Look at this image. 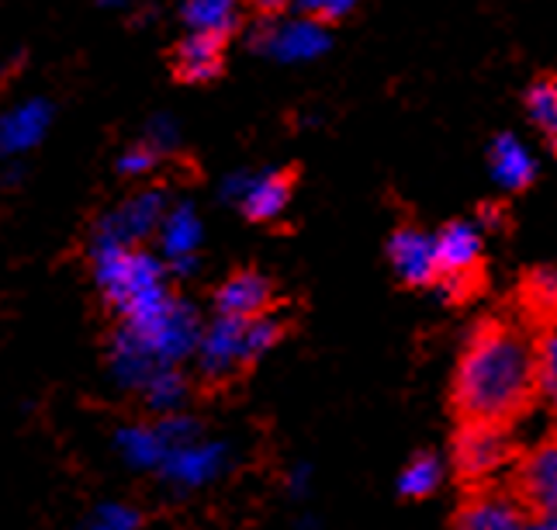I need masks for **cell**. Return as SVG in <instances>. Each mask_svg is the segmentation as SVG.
<instances>
[{"label": "cell", "instance_id": "cell-30", "mask_svg": "<svg viewBox=\"0 0 557 530\" xmlns=\"http://www.w3.org/2000/svg\"><path fill=\"white\" fill-rule=\"evenodd\" d=\"M160 157L163 153H157V149H152L143 139L136 146H128L125 153L119 157V174H125V177H146V174H152V167L160 163Z\"/></svg>", "mask_w": 557, "mask_h": 530}, {"label": "cell", "instance_id": "cell-19", "mask_svg": "<svg viewBox=\"0 0 557 530\" xmlns=\"http://www.w3.org/2000/svg\"><path fill=\"white\" fill-rule=\"evenodd\" d=\"M160 250L170 260H181V257H198V246H201V236H205V225H201V215L198 208L190 201H177L166 208V215L160 222Z\"/></svg>", "mask_w": 557, "mask_h": 530}, {"label": "cell", "instance_id": "cell-7", "mask_svg": "<svg viewBox=\"0 0 557 530\" xmlns=\"http://www.w3.org/2000/svg\"><path fill=\"white\" fill-rule=\"evenodd\" d=\"M222 195L249 222H274L292 205L295 174L292 170H243V174H233L225 181Z\"/></svg>", "mask_w": 557, "mask_h": 530}, {"label": "cell", "instance_id": "cell-34", "mask_svg": "<svg viewBox=\"0 0 557 530\" xmlns=\"http://www.w3.org/2000/svg\"><path fill=\"white\" fill-rule=\"evenodd\" d=\"M305 485H309V468H295V476H292V492H295V496H301Z\"/></svg>", "mask_w": 557, "mask_h": 530}, {"label": "cell", "instance_id": "cell-35", "mask_svg": "<svg viewBox=\"0 0 557 530\" xmlns=\"http://www.w3.org/2000/svg\"><path fill=\"white\" fill-rule=\"evenodd\" d=\"M104 8H122V4H128V0H101Z\"/></svg>", "mask_w": 557, "mask_h": 530}, {"label": "cell", "instance_id": "cell-21", "mask_svg": "<svg viewBox=\"0 0 557 530\" xmlns=\"http://www.w3.org/2000/svg\"><path fill=\"white\" fill-rule=\"evenodd\" d=\"M181 17L187 32H205L228 39L243 25V0H184Z\"/></svg>", "mask_w": 557, "mask_h": 530}, {"label": "cell", "instance_id": "cell-24", "mask_svg": "<svg viewBox=\"0 0 557 530\" xmlns=\"http://www.w3.org/2000/svg\"><path fill=\"white\" fill-rule=\"evenodd\" d=\"M440 482H444V465H440L436 454L430 451H419L412 454V458L406 461V468L398 471V496L401 500H430L433 492L440 489Z\"/></svg>", "mask_w": 557, "mask_h": 530}, {"label": "cell", "instance_id": "cell-6", "mask_svg": "<svg viewBox=\"0 0 557 530\" xmlns=\"http://www.w3.org/2000/svg\"><path fill=\"white\" fill-rule=\"evenodd\" d=\"M125 326V323H122ZM143 340V347L152 354V361L163 365H181L187 357H195L198 336H201V316L198 309L184 298H174L152 323L146 326H128Z\"/></svg>", "mask_w": 557, "mask_h": 530}, {"label": "cell", "instance_id": "cell-16", "mask_svg": "<svg viewBox=\"0 0 557 530\" xmlns=\"http://www.w3.org/2000/svg\"><path fill=\"white\" fill-rule=\"evenodd\" d=\"M271 298H274V285L260 271H236L233 278H225L222 288L215 292V312L253 319L271 309Z\"/></svg>", "mask_w": 557, "mask_h": 530}, {"label": "cell", "instance_id": "cell-1", "mask_svg": "<svg viewBox=\"0 0 557 530\" xmlns=\"http://www.w3.org/2000/svg\"><path fill=\"white\" fill-rule=\"evenodd\" d=\"M536 403V336L520 316L482 319L457 357L450 406L460 423L512 427Z\"/></svg>", "mask_w": 557, "mask_h": 530}, {"label": "cell", "instance_id": "cell-11", "mask_svg": "<svg viewBox=\"0 0 557 530\" xmlns=\"http://www.w3.org/2000/svg\"><path fill=\"white\" fill-rule=\"evenodd\" d=\"M388 260L401 285L436 288L440 268H436V243L430 230H422V225H398L388 236Z\"/></svg>", "mask_w": 557, "mask_h": 530}, {"label": "cell", "instance_id": "cell-32", "mask_svg": "<svg viewBox=\"0 0 557 530\" xmlns=\"http://www.w3.org/2000/svg\"><path fill=\"white\" fill-rule=\"evenodd\" d=\"M292 4H295V0H253V8L263 11V14H284Z\"/></svg>", "mask_w": 557, "mask_h": 530}, {"label": "cell", "instance_id": "cell-18", "mask_svg": "<svg viewBox=\"0 0 557 530\" xmlns=\"http://www.w3.org/2000/svg\"><path fill=\"white\" fill-rule=\"evenodd\" d=\"M225 66V39L205 32H187L174 52V70L184 84H208L215 81Z\"/></svg>", "mask_w": 557, "mask_h": 530}, {"label": "cell", "instance_id": "cell-8", "mask_svg": "<svg viewBox=\"0 0 557 530\" xmlns=\"http://www.w3.org/2000/svg\"><path fill=\"white\" fill-rule=\"evenodd\" d=\"M228 461H233L228 444L195 437L170 451L163 465L157 468V476L177 492H198V489H208L211 482H219L228 471Z\"/></svg>", "mask_w": 557, "mask_h": 530}, {"label": "cell", "instance_id": "cell-12", "mask_svg": "<svg viewBox=\"0 0 557 530\" xmlns=\"http://www.w3.org/2000/svg\"><path fill=\"white\" fill-rule=\"evenodd\" d=\"M516 500L527 506L530 517L557 514V433H550L520 461Z\"/></svg>", "mask_w": 557, "mask_h": 530}, {"label": "cell", "instance_id": "cell-27", "mask_svg": "<svg viewBox=\"0 0 557 530\" xmlns=\"http://www.w3.org/2000/svg\"><path fill=\"white\" fill-rule=\"evenodd\" d=\"M284 336V323L271 312H260L253 319H246V330H243V354H246V365L260 361L263 354H271Z\"/></svg>", "mask_w": 557, "mask_h": 530}, {"label": "cell", "instance_id": "cell-31", "mask_svg": "<svg viewBox=\"0 0 557 530\" xmlns=\"http://www.w3.org/2000/svg\"><path fill=\"white\" fill-rule=\"evenodd\" d=\"M157 153H170V149L177 146V139H181V132H177V125L170 122V119H157L149 128H146V136H143Z\"/></svg>", "mask_w": 557, "mask_h": 530}, {"label": "cell", "instance_id": "cell-23", "mask_svg": "<svg viewBox=\"0 0 557 530\" xmlns=\"http://www.w3.org/2000/svg\"><path fill=\"white\" fill-rule=\"evenodd\" d=\"M139 392H143V403H146L149 412L166 416V412L184 409L190 389H187V378L181 374L177 365H163V368H157L146 378V385Z\"/></svg>", "mask_w": 557, "mask_h": 530}, {"label": "cell", "instance_id": "cell-29", "mask_svg": "<svg viewBox=\"0 0 557 530\" xmlns=\"http://www.w3.org/2000/svg\"><path fill=\"white\" fill-rule=\"evenodd\" d=\"M360 0H295V11L305 14V17H315L322 25H333V22H343Z\"/></svg>", "mask_w": 557, "mask_h": 530}, {"label": "cell", "instance_id": "cell-9", "mask_svg": "<svg viewBox=\"0 0 557 530\" xmlns=\"http://www.w3.org/2000/svg\"><path fill=\"white\" fill-rule=\"evenodd\" d=\"M243 330H246V319H236V316H215L208 326H201L195 361L205 382H225V378H233L239 368H246Z\"/></svg>", "mask_w": 557, "mask_h": 530}, {"label": "cell", "instance_id": "cell-17", "mask_svg": "<svg viewBox=\"0 0 557 530\" xmlns=\"http://www.w3.org/2000/svg\"><path fill=\"white\" fill-rule=\"evenodd\" d=\"M108 368H111L114 385L125 392H139L146 385V378L160 365L152 361V354L143 347V340L136 333L128 326H119L111 333V344H108Z\"/></svg>", "mask_w": 557, "mask_h": 530}, {"label": "cell", "instance_id": "cell-4", "mask_svg": "<svg viewBox=\"0 0 557 530\" xmlns=\"http://www.w3.org/2000/svg\"><path fill=\"white\" fill-rule=\"evenodd\" d=\"M454 471L465 485H485L495 471L516 458V441L509 427L495 423H460L454 433Z\"/></svg>", "mask_w": 557, "mask_h": 530}, {"label": "cell", "instance_id": "cell-2", "mask_svg": "<svg viewBox=\"0 0 557 530\" xmlns=\"http://www.w3.org/2000/svg\"><path fill=\"white\" fill-rule=\"evenodd\" d=\"M90 268H94V281L104 295L108 306L119 312V319L125 326H146L152 323L160 312H166V306L177 295L166 285V263L139 250L132 243H119L108 236H90Z\"/></svg>", "mask_w": 557, "mask_h": 530}, {"label": "cell", "instance_id": "cell-33", "mask_svg": "<svg viewBox=\"0 0 557 530\" xmlns=\"http://www.w3.org/2000/svg\"><path fill=\"white\" fill-rule=\"evenodd\" d=\"M523 530H557V514H544V517H527Z\"/></svg>", "mask_w": 557, "mask_h": 530}, {"label": "cell", "instance_id": "cell-14", "mask_svg": "<svg viewBox=\"0 0 557 530\" xmlns=\"http://www.w3.org/2000/svg\"><path fill=\"white\" fill-rule=\"evenodd\" d=\"M52 125V104L42 98H28L22 104L8 108L0 115V157L14 160L46 139V132Z\"/></svg>", "mask_w": 557, "mask_h": 530}, {"label": "cell", "instance_id": "cell-25", "mask_svg": "<svg viewBox=\"0 0 557 530\" xmlns=\"http://www.w3.org/2000/svg\"><path fill=\"white\" fill-rule=\"evenodd\" d=\"M536 399L557 412V323L536 333Z\"/></svg>", "mask_w": 557, "mask_h": 530}, {"label": "cell", "instance_id": "cell-26", "mask_svg": "<svg viewBox=\"0 0 557 530\" xmlns=\"http://www.w3.org/2000/svg\"><path fill=\"white\" fill-rule=\"evenodd\" d=\"M527 111L544 139L557 136V73H544L527 87Z\"/></svg>", "mask_w": 557, "mask_h": 530}, {"label": "cell", "instance_id": "cell-15", "mask_svg": "<svg viewBox=\"0 0 557 530\" xmlns=\"http://www.w3.org/2000/svg\"><path fill=\"white\" fill-rule=\"evenodd\" d=\"M488 174L503 192L520 195L536 181V174H541V163H536L533 149L520 136L503 132V136H495L488 146Z\"/></svg>", "mask_w": 557, "mask_h": 530}, {"label": "cell", "instance_id": "cell-28", "mask_svg": "<svg viewBox=\"0 0 557 530\" xmlns=\"http://www.w3.org/2000/svg\"><path fill=\"white\" fill-rule=\"evenodd\" d=\"M76 530H146V517L139 514L136 506L108 500V503L94 506Z\"/></svg>", "mask_w": 557, "mask_h": 530}, {"label": "cell", "instance_id": "cell-20", "mask_svg": "<svg viewBox=\"0 0 557 530\" xmlns=\"http://www.w3.org/2000/svg\"><path fill=\"white\" fill-rule=\"evenodd\" d=\"M114 451L132 471H157L170 454V444L157 423H128L114 433Z\"/></svg>", "mask_w": 557, "mask_h": 530}, {"label": "cell", "instance_id": "cell-3", "mask_svg": "<svg viewBox=\"0 0 557 530\" xmlns=\"http://www.w3.org/2000/svg\"><path fill=\"white\" fill-rule=\"evenodd\" d=\"M436 243V288L447 301H465L482 288L485 230L471 219H450L433 233Z\"/></svg>", "mask_w": 557, "mask_h": 530}, {"label": "cell", "instance_id": "cell-22", "mask_svg": "<svg viewBox=\"0 0 557 530\" xmlns=\"http://www.w3.org/2000/svg\"><path fill=\"white\" fill-rule=\"evenodd\" d=\"M523 319L533 330L557 323V268H536L523 278L520 288Z\"/></svg>", "mask_w": 557, "mask_h": 530}, {"label": "cell", "instance_id": "cell-5", "mask_svg": "<svg viewBox=\"0 0 557 530\" xmlns=\"http://www.w3.org/2000/svg\"><path fill=\"white\" fill-rule=\"evenodd\" d=\"M333 39H330V28L315 17H277L271 14L267 22L253 32V49L263 52L267 60L284 63V66H295V63H312L319 60L322 52H330Z\"/></svg>", "mask_w": 557, "mask_h": 530}, {"label": "cell", "instance_id": "cell-10", "mask_svg": "<svg viewBox=\"0 0 557 530\" xmlns=\"http://www.w3.org/2000/svg\"><path fill=\"white\" fill-rule=\"evenodd\" d=\"M166 208H170V198L160 192V187H143V192H136L128 201H122V208H114V212H108L98 225H94V233L139 246L146 236L160 230Z\"/></svg>", "mask_w": 557, "mask_h": 530}, {"label": "cell", "instance_id": "cell-13", "mask_svg": "<svg viewBox=\"0 0 557 530\" xmlns=\"http://www.w3.org/2000/svg\"><path fill=\"white\" fill-rule=\"evenodd\" d=\"M527 517V506L516 500V492L509 496V492L474 485L454 514V530H523Z\"/></svg>", "mask_w": 557, "mask_h": 530}]
</instances>
